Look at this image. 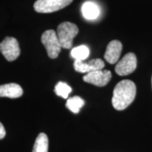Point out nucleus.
Here are the masks:
<instances>
[{"label":"nucleus","instance_id":"obj_9","mask_svg":"<svg viewBox=\"0 0 152 152\" xmlns=\"http://www.w3.org/2000/svg\"><path fill=\"white\" fill-rule=\"evenodd\" d=\"M122 49V43L120 41L113 40L110 42L106 47V52L104 54V58L109 64H115L119 59Z\"/></svg>","mask_w":152,"mask_h":152},{"label":"nucleus","instance_id":"obj_13","mask_svg":"<svg viewBox=\"0 0 152 152\" xmlns=\"http://www.w3.org/2000/svg\"><path fill=\"white\" fill-rule=\"evenodd\" d=\"M71 56L75 60L85 61L90 56V49L85 45L76 47L71 50Z\"/></svg>","mask_w":152,"mask_h":152},{"label":"nucleus","instance_id":"obj_12","mask_svg":"<svg viewBox=\"0 0 152 152\" xmlns=\"http://www.w3.org/2000/svg\"><path fill=\"white\" fill-rule=\"evenodd\" d=\"M49 140L45 133H39L34 144L33 152H48Z\"/></svg>","mask_w":152,"mask_h":152},{"label":"nucleus","instance_id":"obj_8","mask_svg":"<svg viewBox=\"0 0 152 152\" xmlns=\"http://www.w3.org/2000/svg\"><path fill=\"white\" fill-rule=\"evenodd\" d=\"M73 66L75 71L82 73H88L92 71L103 69L104 62L100 58H94L88 61L75 60Z\"/></svg>","mask_w":152,"mask_h":152},{"label":"nucleus","instance_id":"obj_14","mask_svg":"<svg viewBox=\"0 0 152 152\" xmlns=\"http://www.w3.org/2000/svg\"><path fill=\"white\" fill-rule=\"evenodd\" d=\"M85 104V101L78 96H74L67 100L66 106L74 113H78L80 110Z\"/></svg>","mask_w":152,"mask_h":152},{"label":"nucleus","instance_id":"obj_15","mask_svg":"<svg viewBox=\"0 0 152 152\" xmlns=\"http://www.w3.org/2000/svg\"><path fill=\"white\" fill-rule=\"evenodd\" d=\"M54 92L57 96L64 99H67L68 95L72 92V88L64 82H58L54 88Z\"/></svg>","mask_w":152,"mask_h":152},{"label":"nucleus","instance_id":"obj_2","mask_svg":"<svg viewBox=\"0 0 152 152\" xmlns=\"http://www.w3.org/2000/svg\"><path fill=\"white\" fill-rule=\"evenodd\" d=\"M78 31L77 26L71 22L61 23L58 26L56 34L62 48H71L74 37L77 35Z\"/></svg>","mask_w":152,"mask_h":152},{"label":"nucleus","instance_id":"obj_5","mask_svg":"<svg viewBox=\"0 0 152 152\" xmlns=\"http://www.w3.org/2000/svg\"><path fill=\"white\" fill-rule=\"evenodd\" d=\"M0 52L8 61H13L20 53L18 42L16 38L7 37L0 43Z\"/></svg>","mask_w":152,"mask_h":152},{"label":"nucleus","instance_id":"obj_1","mask_svg":"<svg viewBox=\"0 0 152 152\" xmlns=\"http://www.w3.org/2000/svg\"><path fill=\"white\" fill-rule=\"evenodd\" d=\"M136 85L130 80H123L115 85L112 105L118 111H123L130 105L136 96Z\"/></svg>","mask_w":152,"mask_h":152},{"label":"nucleus","instance_id":"obj_4","mask_svg":"<svg viewBox=\"0 0 152 152\" xmlns=\"http://www.w3.org/2000/svg\"><path fill=\"white\" fill-rule=\"evenodd\" d=\"M73 0H37L34 9L38 13H52L65 8Z\"/></svg>","mask_w":152,"mask_h":152},{"label":"nucleus","instance_id":"obj_16","mask_svg":"<svg viewBox=\"0 0 152 152\" xmlns=\"http://www.w3.org/2000/svg\"><path fill=\"white\" fill-rule=\"evenodd\" d=\"M6 135V131L2 123L0 122V140L3 139Z\"/></svg>","mask_w":152,"mask_h":152},{"label":"nucleus","instance_id":"obj_3","mask_svg":"<svg viewBox=\"0 0 152 152\" xmlns=\"http://www.w3.org/2000/svg\"><path fill=\"white\" fill-rule=\"evenodd\" d=\"M42 43L46 48L47 54L49 58H56L61 50V46L57 36L56 32L53 30H49L42 35Z\"/></svg>","mask_w":152,"mask_h":152},{"label":"nucleus","instance_id":"obj_7","mask_svg":"<svg viewBox=\"0 0 152 152\" xmlns=\"http://www.w3.org/2000/svg\"><path fill=\"white\" fill-rule=\"evenodd\" d=\"M112 77L111 71L108 70H98L87 73L83 77L85 83L98 87H104L109 83Z\"/></svg>","mask_w":152,"mask_h":152},{"label":"nucleus","instance_id":"obj_6","mask_svg":"<svg viewBox=\"0 0 152 152\" xmlns=\"http://www.w3.org/2000/svg\"><path fill=\"white\" fill-rule=\"evenodd\" d=\"M137 68V57L134 53H128L117 63L115 71L118 75L125 76L132 73Z\"/></svg>","mask_w":152,"mask_h":152},{"label":"nucleus","instance_id":"obj_17","mask_svg":"<svg viewBox=\"0 0 152 152\" xmlns=\"http://www.w3.org/2000/svg\"><path fill=\"white\" fill-rule=\"evenodd\" d=\"M151 85H152V77H151Z\"/></svg>","mask_w":152,"mask_h":152},{"label":"nucleus","instance_id":"obj_11","mask_svg":"<svg viewBox=\"0 0 152 152\" xmlns=\"http://www.w3.org/2000/svg\"><path fill=\"white\" fill-rule=\"evenodd\" d=\"M82 14L87 20H95L99 16L100 10L95 3L87 1L82 6Z\"/></svg>","mask_w":152,"mask_h":152},{"label":"nucleus","instance_id":"obj_10","mask_svg":"<svg viewBox=\"0 0 152 152\" xmlns=\"http://www.w3.org/2000/svg\"><path fill=\"white\" fill-rule=\"evenodd\" d=\"M23 93L22 87L16 83L0 85V97L16 99L21 96Z\"/></svg>","mask_w":152,"mask_h":152}]
</instances>
